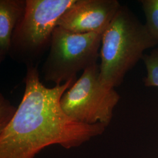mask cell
<instances>
[{"label":"cell","instance_id":"1","mask_svg":"<svg viewBox=\"0 0 158 158\" xmlns=\"http://www.w3.org/2000/svg\"><path fill=\"white\" fill-rule=\"evenodd\" d=\"M38 66H27L25 91L17 113L0 131V158H34L46 147H77L100 135L106 126L87 125L69 117L60 100L77 79L46 87L40 81Z\"/></svg>","mask_w":158,"mask_h":158},{"label":"cell","instance_id":"2","mask_svg":"<svg viewBox=\"0 0 158 158\" xmlns=\"http://www.w3.org/2000/svg\"><path fill=\"white\" fill-rule=\"evenodd\" d=\"M158 42L134 13L121 6L102 34L99 79L110 88L118 87L125 76L143 59L145 52Z\"/></svg>","mask_w":158,"mask_h":158},{"label":"cell","instance_id":"3","mask_svg":"<svg viewBox=\"0 0 158 158\" xmlns=\"http://www.w3.org/2000/svg\"><path fill=\"white\" fill-rule=\"evenodd\" d=\"M26 1L25 12L12 34L8 56L27 67L38 66L50 48L59 19L77 0Z\"/></svg>","mask_w":158,"mask_h":158},{"label":"cell","instance_id":"4","mask_svg":"<svg viewBox=\"0 0 158 158\" xmlns=\"http://www.w3.org/2000/svg\"><path fill=\"white\" fill-rule=\"evenodd\" d=\"M102 34H76L60 27L55 29L42 72L47 82L62 85L97 63Z\"/></svg>","mask_w":158,"mask_h":158},{"label":"cell","instance_id":"5","mask_svg":"<svg viewBox=\"0 0 158 158\" xmlns=\"http://www.w3.org/2000/svg\"><path fill=\"white\" fill-rule=\"evenodd\" d=\"M99 73L97 63L86 69L63 95L60 104L63 111L77 122L107 127L120 96L115 89L102 84Z\"/></svg>","mask_w":158,"mask_h":158},{"label":"cell","instance_id":"6","mask_svg":"<svg viewBox=\"0 0 158 158\" xmlns=\"http://www.w3.org/2000/svg\"><path fill=\"white\" fill-rule=\"evenodd\" d=\"M121 6L117 0H77L57 27L76 34H103Z\"/></svg>","mask_w":158,"mask_h":158},{"label":"cell","instance_id":"7","mask_svg":"<svg viewBox=\"0 0 158 158\" xmlns=\"http://www.w3.org/2000/svg\"><path fill=\"white\" fill-rule=\"evenodd\" d=\"M26 0H0V62L9 54L12 36L26 10Z\"/></svg>","mask_w":158,"mask_h":158},{"label":"cell","instance_id":"8","mask_svg":"<svg viewBox=\"0 0 158 158\" xmlns=\"http://www.w3.org/2000/svg\"><path fill=\"white\" fill-rule=\"evenodd\" d=\"M140 2L146 19L145 24L158 42V0H142Z\"/></svg>","mask_w":158,"mask_h":158},{"label":"cell","instance_id":"9","mask_svg":"<svg viewBox=\"0 0 158 158\" xmlns=\"http://www.w3.org/2000/svg\"><path fill=\"white\" fill-rule=\"evenodd\" d=\"M142 60L147 70L144 85L148 87H158V48H154L149 54H145Z\"/></svg>","mask_w":158,"mask_h":158},{"label":"cell","instance_id":"10","mask_svg":"<svg viewBox=\"0 0 158 158\" xmlns=\"http://www.w3.org/2000/svg\"><path fill=\"white\" fill-rule=\"evenodd\" d=\"M17 109L2 94H0V131L10 123L17 113Z\"/></svg>","mask_w":158,"mask_h":158}]
</instances>
